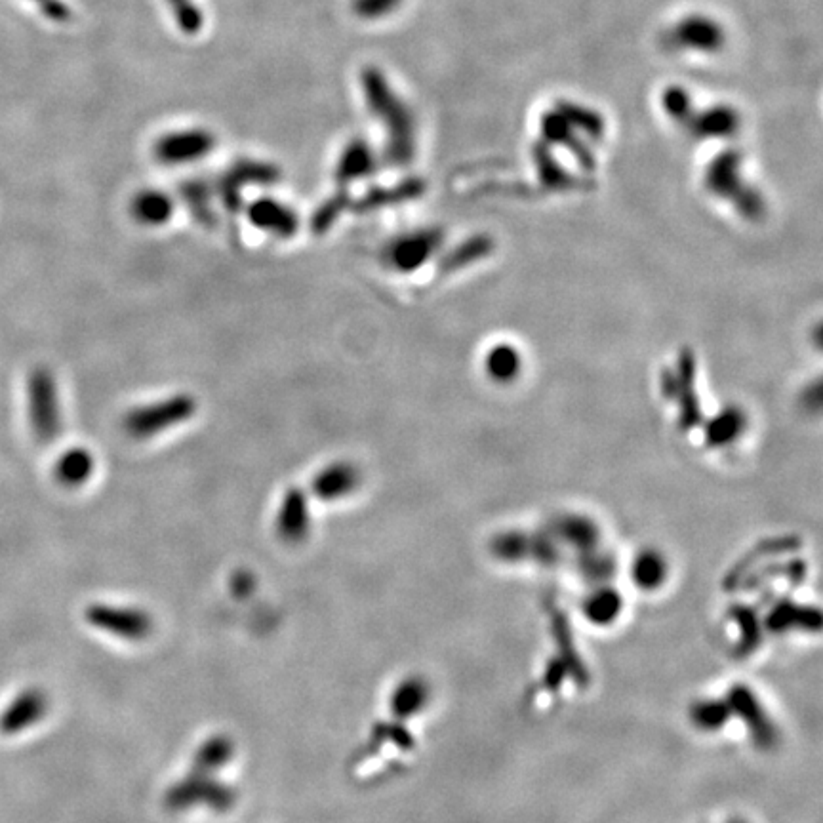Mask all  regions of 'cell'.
I'll list each match as a JSON object with an SVG mask.
<instances>
[{
  "label": "cell",
  "instance_id": "obj_1",
  "mask_svg": "<svg viewBox=\"0 0 823 823\" xmlns=\"http://www.w3.org/2000/svg\"><path fill=\"white\" fill-rule=\"evenodd\" d=\"M368 100L372 111L387 126V157L395 164H406L414 155V121L382 77H368Z\"/></svg>",
  "mask_w": 823,
  "mask_h": 823
},
{
  "label": "cell",
  "instance_id": "obj_2",
  "mask_svg": "<svg viewBox=\"0 0 823 823\" xmlns=\"http://www.w3.org/2000/svg\"><path fill=\"white\" fill-rule=\"evenodd\" d=\"M195 414L197 401L187 393H180L132 408L124 418V431L134 439H151L189 422Z\"/></svg>",
  "mask_w": 823,
  "mask_h": 823
},
{
  "label": "cell",
  "instance_id": "obj_3",
  "mask_svg": "<svg viewBox=\"0 0 823 823\" xmlns=\"http://www.w3.org/2000/svg\"><path fill=\"white\" fill-rule=\"evenodd\" d=\"M27 408L35 437L41 442L54 441L60 435L63 418L56 378L48 368H37L29 376Z\"/></svg>",
  "mask_w": 823,
  "mask_h": 823
},
{
  "label": "cell",
  "instance_id": "obj_4",
  "mask_svg": "<svg viewBox=\"0 0 823 823\" xmlns=\"http://www.w3.org/2000/svg\"><path fill=\"white\" fill-rule=\"evenodd\" d=\"M281 178L279 170L271 164L258 161H241L233 164L214 187L220 202L229 212H237L242 206V191L248 187H267Z\"/></svg>",
  "mask_w": 823,
  "mask_h": 823
},
{
  "label": "cell",
  "instance_id": "obj_5",
  "mask_svg": "<svg viewBox=\"0 0 823 823\" xmlns=\"http://www.w3.org/2000/svg\"><path fill=\"white\" fill-rule=\"evenodd\" d=\"M726 33L723 25L709 16L692 14L679 21L669 31V44L679 50L715 54L723 50Z\"/></svg>",
  "mask_w": 823,
  "mask_h": 823
},
{
  "label": "cell",
  "instance_id": "obj_6",
  "mask_svg": "<svg viewBox=\"0 0 823 823\" xmlns=\"http://www.w3.org/2000/svg\"><path fill=\"white\" fill-rule=\"evenodd\" d=\"M216 140L204 130H183L164 136L155 145V155L164 164H185L204 159Z\"/></svg>",
  "mask_w": 823,
  "mask_h": 823
},
{
  "label": "cell",
  "instance_id": "obj_7",
  "mask_svg": "<svg viewBox=\"0 0 823 823\" xmlns=\"http://www.w3.org/2000/svg\"><path fill=\"white\" fill-rule=\"evenodd\" d=\"M248 220L263 233L275 235L279 239H290L298 233L300 218L284 202L263 197L248 206Z\"/></svg>",
  "mask_w": 823,
  "mask_h": 823
},
{
  "label": "cell",
  "instance_id": "obj_8",
  "mask_svg": "<svg viewBox=\"0 0 823 823\" xmlns=\"http://www.w3.org/2000/svg\"><path fill=\"white\" fill-rule=\"evenodd\" d=\"M439 244V237L433 231H418L404 235L401 239L391 242L387 248V261L401 271L418 269L423 261L435 252Z\"/></svg>",
  "mask_w": 823,
  "mask_h": 823
},
{
  "label": "cell",
  "instance_id": "obj_9",
  "mask_svg": "<svg viewBox=\"0 0 823 823\" xmlns=\"http://www.w3.org/2000/svg\"><path fill=\"white\" fill-rule=\"evenodd\" d=\"M361 484V471L355 463L334 462L321 469L313 479V492L322 500H340L353 494Z\"/></svg>",
  "mask_w": 823,
  "mask_h": 823
},
{
  "label": "cell",
  "instance_id": "obj_10",
  "mask_svg": "<svg viewBox=\"0 0 823 823\" xmlns=\"http://www.w3.org/2000/svg\"><path fill=\"white\" fill-rule=\"evenodd\" d=\"M684 124H690L692 132L696 136L723 138V136H730L738 130L740 117L728 105H715V107L705 109L700 115H694V111H692V115L688 117V121Z\"/></svg>",
  "mask_w": 823,
  "mask_h": 823
},
{
  "label": "cell",
  "instance_id": "obj_11",
  "mask_svg": "<svg viewBox=\"0 0 823 823\" xmlns=\"http://www.w3.org/2000/svg\"><path fill=\"white\" fill-rule=\"evenodd\" d=\"M130 212L132 218L140 221L141 225L157 227L172 218L174 201L159 189H143L130 202Z\"/></svg>",
  "mask_w": 823,
  "mask_h": 823
},
{
  "label": "cell",
  "instance_id": "obj_12",
  "mask_svg": "<svg viewBox=\"0 0 823 823\" xmlns=\"http://www.w3.org/2000/svg\"><path fill=\"white\" fill-rule=\"evenodd\" d=\"M376 170V159L372 149L364 141H353L343 149L342 157L336 164V180L340 185L362 180Z\"/></svg>",
  "mask_w": 823,
  "mask_h": 823
},
{
  "label": "cell",
  "instance_id": "obj_13",
  "mask_svg": "<svg viewBox=\"0 0 823 823\" xmlns=\"http://www.w3.org/2000/svg\"><path fill=\"white\" fill-rule=\"evenodd\" d=\"M309 526V505L300 488H292L282 498L279 509V530L288 540L303 538Z\"/></svg>",
  "mask_w": 823,
  "mask_h": 823
},
{
  "label": "cell",
  "instance_id": "obj_14",
  "mask_svg": "<svg viewBox=\"0 0 823 823\" xmlns=\"http://www.w3.org/2000/svg\"><path fill=\"white\" fill-rule=\"evenodd\" d=\"M180 199L189 214L195 220L202 223V225H212L216 221V212H214V187L204 180H187L181 181L178 187Z\"/></svg>",
  "mask_w": 823,
  "mask_h": 823
},
{
  "label": "cell",
  "instance_id": "obj_15",
  "mask_svg": "<svg viewBox=\"0 0 823 823\" xmlns=\"http://www.w3.org/2000/svg\"><path fill=\"white\" fill-rule=\"evenodd\" d=\"M94 456L86 448H69L56 463V477L65 486H79L94 475Z\"/></svg>",
  "mask_w": 823,
  "mask_h": 823
},
{
  "label": "cell",
  "instance_id": "obj_16",
  "mask_svg": "<svg viewBox=\"0 0 823 823\" xmlns=\"http://www.w3.org/2000/svg\"><path fill=\"white\" fill-rule=\"evenodd\" d=\"M351 195L345 191V189H340V191H336V193H332L330 197H326L324 201L317 206V210L313 212V218H311V229H313V233L315 235H324V233H328L338 220L342 218L343 214L351 208Z\"/></svg>",
  "mask_w": 823,
  "mask_h": 823
},
{
  "label": "cell",
  "instance_id": "obj_17",
  "mask_svg": "<svg viewBox=\"0 0 823 823\" xmlns=\"http://www.w3.org/2000/svg\"><path fill=\"white\" fill-rule=\"evenodd\" d=\"M44 711V700L39 694L29 692L25 696H21L20 700L12 703V707L4 713L2 717V730L4 732H14V730H21L27 724H33Z\"/></svg>",
  "mask_w": 823,
  "mask_h": 823
},
{
  "label": "cell",
  "instance_id": "obj_18",
  "mask_svg": "<svg viewBox=\"0 0 823 823\" xmlns=\"http://www.w3.org/2000/svg\"><path fill=\"white\" fill-rule=\"evenodd\" d=\"M418 193V183L416 181H404L397 187L391 189H372L366 195H362L359 201L351 206H355L357 212H372L383 206H391L395 202L412 199Z\"/></svg>",
  "mask_w": 823,
  "mask_h": 823
},
{
  "label": "cell",
  "instance_id": "obj_19",
  "mask_svg": "<svg viewBox=\"0 0 823 823\" xmlns=\"http://www.w3.org/2000/svg\"><path fill=\"white\" fill-rule=\"evenodd\" d=\"M663 572H665V566H662L658 559L654 561V557H648V555L639 557L637 563L633 566L635 583L639 587H644V589L658 587L663 580Z\"/></svg>",
  "mask_w": 823,
  "mask_h": 823
},
{
  "label": "cell",
  "instance_id": "obj_20",
  "mask_svg": "<svg viewBox=\"0 0 823 823\" xmlns=\"http://www.w3.org/2000/svg\"><path fill=\"white\" fill-rule=\"evenodd\" d=\"M663 109L667 115H671L675 121L686 122L692 115V101L688 92H684L679 86H671L663 94Z\"/></svg>",
  "mask_w": 823,
  "mask_h": 823
},
{
  "label": "cell",
  "instance_id": "obj_21",
  "mask_svg": "<svg viewBox=\"0 0 823 823\" xmlns=\"http://www.w3.org/2000/svg\"><path fill=\"white\" fill-rule=\"evenodd\" d=\"M364 12L368 14H385L389 10H393L399 0H364Z\"/></svg>",
  "mask_w": 823,
  "mask_h": 823
}]
</instances>
